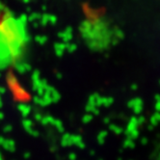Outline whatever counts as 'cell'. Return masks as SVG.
Here are the masks:
<instances>
[{
	"label": "cell",
	"instance_id": "cell-1",
	"mask_svg": "<svg viewBox=\"0 0 160 160\" xmlns=\"http://www.w3.org/2000/svg\"><path fill=\"white\" fill-rule=\"evenodd\" d=\"M25 42V34L19 21L6 18L0 22V67L12 63L20 55Z\"/></svg>",
	"mask_w": 160,
	"mask_h": 160
}]
</instances>
